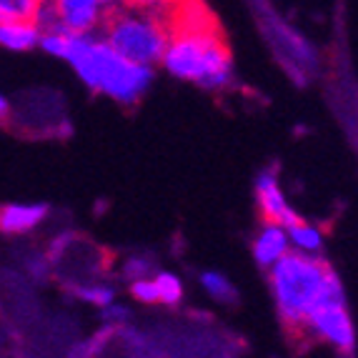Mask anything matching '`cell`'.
Listing matches in <instances>:
<instances>
[{
    "label": "cell",
    "instance_id": "cell-1",
    "mask_svg": "<svg viewBox=\"0 0 358 358\" xmlns=\"http://www.w3.org/2000/svg\"><path fill=\"white\" fill-rule=\"evenodd\" d=\"M161 66L178 80L208 90L231 83V50L215 18L201 0H183L171 10V41Z\"/></svg>",
    "mask_w": 358,
    "mask_h": 358
},
{
    "label": "cell",
    "instance_id": "cell-2",
    "mask_svg": "<svg viewBox=\"0 0 358 358\" xmlns=\"http://www.w3.org/2000/svg\"><path fill=\"white\" fill-rule=\"evenodd\" d=\"M66 63L73 68V73L85 88L98 96L110 98L120 106L138 103L153 83V68L126 60L98 33L73 38Z\"/></svg>",
    "mask_w": 358,
    "mask_h": 358
},
{
    "label": "cell",
    "instance_id": "cell-3",
    "mask_svg": "<svg viewBox=\"0 0 358 358\" xmlns=\"http://www.w3.org/2000/svg\"><path fill=\"white\" fill-rule=\"evenodd\" d=\"M268 288L283 326L293 334H303L310 310L326 296L343 291V283L321 256L291 251L268 268Z\"/></svg>",
    "mask_w": 358,
    "mask_h": 358
},
{
    "label": "cell",
    "instance_id": "cell-4",
    "mask_svg": "<svg viewBox=\"0 0 358 358\" xmlns=\"http://www.w3.org/2000/svg\"><path fill=\"white\" fill-rule=\"evenodd\" d=\"M98 36L131 63L155 68L171 41V13L115 6L106 13Z\"/></svg>",
    "mask_w": 358,
    "mask_h": 358
},
{
    "label": "cell",
    "instance_id": "cell-5",
    "mask_svg": "<svg viewBox=\"0 0 358 358\" xmlns=\"http://www.w3.org/2000/svg\"><path fill=\"white\" fill-rule=\"evenodd\" d=\"M306 334L316 336L318 341L329 343L341 356H351L356 351V329L346 306V293L336 291L310 310L303 326Z\"/></svg>",
    "mask_w": 358,
    "mask_h": 358
},
{
    "label": "cell",
    "instance_id": "cell-6",
    "mask_svg": "<svg viewBox=\"0 0 358 358\" xmlns=\"http://www.w3.org/2000/svg\"><path fill=\"white\" fill-rule=\"evenodd\" d=\"M48 6L53 8L58 25H63L73 36L98 33L108 13L101 0H48Z\"/></svg>",
    "mask_w": 358,
    "mask_h": 358
},
{
    "label": "cell",
    "instance_id": "cell-7",
    "mask_svg": "<svg viewBox=\"0 0 358 358\" xmlns=\"http://www.w3.org/2000/svg\"><path fill=\"white\" fill-rule=\"evenodd\" d=\"M256 203L261 215L268 223H281V226H291L301 218L296 210L288 203L286 193L281 188V180H278V173L273 168H266L261 171L256 178Z\"/></svg>",
    "mask_w": 358,
    "mask_h": 358
},
{
    "label": "cell",
    "instance_id": "cell-8",
    "mask_svg": "<svg viewBox=\"0 0 358 358\" xmlns=\"http://www.w3.org/2000/svg\"><path fill=\"white\" fill-rule=\"evenodd\" d=\"M50 218V206L45 203H0V236L25 238L43 228Z\"/></svg>",
    "mask_w": 358,
    "mask_h": 358
},
{
    "label": "cell",
    "instance_id": "cell-9",
    "mask_svg": "<svg viewBox=\"0 0 358 358\" xmlns=\"http://www.w3.org/2000/svg\"><path fill=\"white\" fill-rule=\"evenodd\" d=\"M253 258L261 268H273L275 263L286 258L291 253V241H288V228L281 223H268L263 221V226L258 228V233L253 236Z\"/></svg>",
    "mask_w": 358,
    "mask_h": 358
},
{
    "label": "cell",
    "instance_id": "cell-10",
    "mask_svg": "<svg viewBox=\"0 0 358 358\" xmlns=\"http://www.w3.org/2000/svg\"><path fill=\"white\" fill-rule=\"evenodd\" d=\"M41 43V28L36 20H6L0 23V48L10 53H28L38 48Z\"/></svg>",
    "mask_w": 358,
    "mask_h": 358
},
{
    "label": "cell",
    "instance_id": "cell-11",
    "mask_svg": "<svg viewBox=\"0 0 358 358\" xmlns=\"http://www.w3.org/2000/svg\"><path fill=\"white\" fill-rule=\"evenodd\" d=\"M71 296H76L78 301L93 306V308L103 310L110 303H115V288L108 281H98V278H85V281L68 283Z\"/></svg>",
    "mask_w": 358,
    "mask_h": 358
},
{
    "label": "cell",
    "instance_id": "cell-12",
    "mask_svg": "<svg viewBox=\"0 0 358 358\" xmlns=\"http://www.w3.org/2000/svg\"><path fill=\"white\" fill-rule=\"evenodd\" d=\"M288 241H291V251L306 253V256H318L323 251V233L318 226L299 218L296 223L288 226Z\"/></svg>",
    "mask_w": 358,
    "mask_h": 358
},
{
    "label": "cell",
    "instance_id": "cell-13",
    "mask_svg": "<svg viewBox=\"0 0 358 358\" xmlns=\"http://www.w3.org/2000/svg\"><path fill=\"white\" fill-rule=\"evenodd\" d=\"M198 283L206 291V296L210 301H215V303L233 306L238 301V288L233 286L231 278L226 273H221V271H203V273L198 275Z\"/></svg>",
    "mask_w": 358,
    "mask_h": 358
},
{
    "label": "cell",
    "instance_id": "cell-14",
    "mask_svg": "<svg viewBox=\"0 0 358 358\" xmlns=\"http://www.w3.org/2000/svg\"><path fill=\"white\" fill-rule=\"evenodd\" d=\"M73 33H68L63 25H55V28H45L41 30V43H38V48L43 53H48L50 58H58V60H66L68 50L73 45Z\"/></svg>",
    "mask_w": 358,
    "mask_h": 358
},
{
    "label": "cell",
    "instance_id": "cell-15",
    "mask_svg": "<svg viewBox=\"0 0 358 358\" xmlns=\"http://www.w3.org/2000/svg\"><path fill=\"white\" fill-rule=\"evenodd\" d=\"M155 291H158V303L163 306H178L183 301V281L173 271H155L153 273Z\"/></svg>",
    "mask_w": 358,
    "mask_h": 358
},
{
    "label": "cell",
    "instance_id": "cell-16",
    "mask_svg": "<svg viewBox=\"0 0 358 358\" xmlns=\"http://www.w3.org/2000/svg\"><path fill=\"white\" fill-rule=\"evenodd\" d=\"M48 0H0V23L6 20H36Z\"/></svg>",
    "mask_w": 358,
    "mask_h": 358
},
{
    "label": "cell",
    "instance_id": "cell-17",
    "mask_svg": "<svg viewBox=\"0 0 358 358\" xmlns=\"http://www.w3.org/2000/svg\"><path fill=\"white\" fill-rule=\"evenodd\" d=\"M128 291H131V296L138 301V303H145V306H155V303H158V291H155L153 275H145V278L131 281Z\"/></svg>",
    "mask_w": 358,
    "mask_h": 358
},
{
    "label": "cell",
    "instance_id": "cell-18",
    "mask_svg": "<svg viewBox=\"0 0 358 358\" xmlns=\"http://www.w3.org/2000/svg\"><path fill=\"white\" fill-rule=\"evenodd\" d=\"M153 266L150 261H145L143 256H131L123 266V275H126L128 281H138V278H145V275H153Z\"/></svg>",
    "mask_w": 358,
    "mask_h": 358
},
{
    "label": "cell",
    "instance_id": "cell-19",
    "mask_svg": "<svg viewBox=\"0 0 358 358\" xmlns=\"http://www.w3.org/2000/svg\"><path fill=\"white\" fill-rule=\"evenodd\" d=\"M123 6L131 8H145V10H161V13H171L173 8H178L183 0H120Z\"/></svg>",
    "mask_w": 358,
    "mask_h": 358
},
{
    "label": "cell",
    "instance_id": "cell-20",
    "mask_svg": "<svg viewBox=\"0 0 358 358\" xmlns=\"http://www.w3.org/2000/svg\"><path fill=\"white\" fill-rule=\"evenodd\" d=\"M101 318H103V321H108V323H120V318H128V310L123 308V306H118V303H110L108 308L101 310Z\"/></svg>",
    "mask_w": 358,
    "mask_h": 358
},
{
    "label": "cell",
    "instance_id": "cell-21",
    "mask_svg": "<svg viewBox=\"0 0 358 358\" xmlns=\"http://www.w3.org/2000/svg\"><path fill=\"white\" fill-rule=\"evenodd\" d=\"M10 101H8L6 96H3V93H0V123H6L8 118H10Z\"/></svg>",
    "mask_w": 358,
    "mask_h": 358
},
{
    "label": "cell",
    "instance_id": "cell-22",
    "mask_svg": "<svg viewBox=\"0 0 358 358\" xmlns=\"http://www.w3.org/2000/svg\"><path fill=\"white\" fill-rule=\"evenodd\" d=\"M101 3L108 8V10H110V8H115V6H120V0H101Z\"/></svg>",
    "mask_w": 358,
    "mask_h": 358
}]
</instances>
